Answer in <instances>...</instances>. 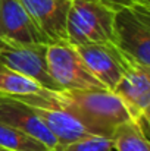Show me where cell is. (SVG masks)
Returning <instances> with one entry per match:
<instances>
[{"label": "cell", "instance_id": "30bf717a", "mask_svg": "<svg viewBox=\"0 0 150 151\" xmlns=\"http://www.w3.org/2000/svg\"><path fill=\"white\" fill-rule=\"evenodd\" d=\"M0 122L38 139L50 151H54L57 147L56 138L51 135L44 122L38 117L36 110L30 104L15 97L0 94Z\"/></svg>", "mask_w": 150, "mask_h": 151}, {"label": "cell", "instance_id": "7c38bea8", "mask_svg": "<svg viewBox=\"0 0 150 151\" xmlns=\"http://www.w3.org/2000/svg\"><path fill=\"white\" fill-rule=\"evenodd\" d=\"M110 141L116 151H150L147 135L131 119L116 126Z\"/></svg>", "mask_w": 150, "mask_h": 151}, {"label": "cell", "instance_id": "8fae6325", "mask_svg": "<svg viewBox=\"0 0 150 151\" xmlns=\"http://www.w3.org/2000/svg\"><path fill=\"white\" fill-rule=\"evenodd\" d=\"M31 107L36 110L38 117L44 122L51 135L56 138L57 147L54 151H60L68 144L91 135L74 116H71L68 111L59 107H36V106Z\"/></svg>", "mask_w": 150, "mask_h": 151}, {"label": "cell", "instance_id": "ac0fdd59", "mask_svg": "<svg viewBox=\"0 0 150 151\" xmlns=\"http://www.w3.org/2000/svg\"><path fill=\"white\" fill-rule=\"evenodd\" d=\"M0 41H1V40H0Z\"/></svg>", "mask_w": 150, "mask_h": 151}, {"label": "cell", "instance_id": "7a4b0ae2", "mask_svg": "<svg viewBox=\"0 0 150 151\" xmlns=\"http://www.w3.org/2000/svg\"><path fill=\"white\" fill-rule=\"evenodd\" d=\"M113 18L115 12L99 0H71L66 19L69 44L113 43Z\"/></svg>", "mask_w": 150, "mask_h": 151}, {"label": "cell", "instance_id": "9c48e42d", "mask_svg": "<svg viewBox=\"0 0 150 151\" xmlns=\"http://www.w3.org/2000/svg\"><path fill=\"white\" fill-rule=\"evenodd\" d=\"M0 40L15 44H47L21 0H0Z\"/></svg>", "mask_w": 150, "mask_h": 151}, {"label": "cell", "instance_id": "e0dca14e", "mask_svg": "<svg viewBox=\"0 0 150 151\" xmlns=\"http://www.w3.org/2000/svg\"><path fill=\"white\" fill-rule=\"evenodd\" d=\"M0 151H7V150H3V148H0Z\"/></svg>", "mask_w": 150, "mask_h": 151}, {"label": "cell", "instance_id": "52a82bcc", "mask_svg": "<svg viewBox=\"0 0 150 151\" xmlns=\"http://www.w3.org/2000/svg\"><path fill=\"white\" fill-rule=\"evenodd\" d=\"M75 49L88 70L109 91L116 87L131 63L113 43H87Z\"/></svg>", "mask_w": 150, "mask_h": 151}, {"label": "cell", "instance_id": "6da1fadb", "mask_svg": "<svg viewBox=\"0 0 150 151\" xmlns=\"http://www.w3.org/2000/svg\"><path fill=\"white\" fill-rule=\"evenodd\" d=\"M15 99L36 107H59L74 116L88 134L109 139L112 138L116 126L130 119L122 101L109 90H44L40 94L22 96Z\"/></svg>", "mask_w": 150, "mask_h": 151}, {"label": "cell", "instance_id": "5b68a950", "mask_svg": "<svg viewBox=\"0 0 150 151\" xmlns=\"http://www.w3.org/2000/svg\"><path fill=\"white\" fill-rule=\"evenodd\" d=\"M46 53L47 44H15L0 41V65L38 82L44 90L62 91L50 76Z\"/></svg>", "mask_w": 150, "mask_h": 151}, {"label": "cell", "instance_id": "5bb4252c", "mask_svg": "<svg viewBox=\"0 0 150 151\" xmlns=\"http://www.w3.org/2000/svg\"><path fill=\"white\" fill-rule=\"evenodd\" d=\"M0 148L7 151H50L38 139L0 122Z\"/></svg>", "mask_w": 150, "mask_h": 151}, {"label": "cell", "instance_id": "4fadbf2b", "mask_svg": "<svg viewBox=\"0 0 150 151\" xmlns=\"http://www.w3.org/2000/svg\"><path fill=\"white\" fill-rule=\"evenodd\" d=\"M41 91H44V88L38 82L21 75L19 72L4 65H0V94L9 97H22L40 94Z\"/></svg>", "mask_w": 150, "mask_h": 151}, {"label": "cell", "instance_id": "ba28073f", "mask_svg": "<svg viewBox=\"0 0 150 151\" xmlns=\"http://www.w3.org/2000/svg\"><path fill=\"white\" fill-rule=\"evenodd\" d=\"M49 44L68 41V10L71 0H21Z\"/></svg>", "mask_w": 150, "mask_h": 151}, {"label": "cell", "instance_id": "8992f818", "mask_svg": "<svg viewBox=\"0 0 150 151\" xmlns=\"http://www.w3.org/2000/svg\"><path fill=\"white\" fill-rule=\"evenodd\" d=\"M112 93L122 101L130 119L147 135L150 111V68L130 63Z\"/></svg>", "mask_w": 150, "mask_h": 151}, {"label": "cell", "instance_id": "3957f363", "mask_svg": "<svg viewBox=\"0 0 150 151\" xmlns=\"http://www.w3.org/2000/svg\"><path fill=\"white\" fill-rule=\"evenodd\" d=\"M113 44L133 63L150 68V7L134 4L115 12Z\"/></svg>", "mask_w": 150, "mask_h": 151}, {"label": "cell", "instance_id": "2e32d148", "mask_svg": "<svg viewBox=\"0 0 150 151\" xmlns=\"http://www.w3.org/2000/svg\"><path fill=\"white\" fill-rule=\"evenodd\" d=\"M99 1H101L106 7H109L113 12H118L124 7L134 6V4H143L150 7V0H99Z\"/></svg>", "mask_w": 150, "mask_h": 151}, {"label": "cell", "instance_id": "9a60e30c", "mask_svg": "<svg viewBox=\"0 0 150 151\" xmlns=\"http://www.w3.org/2000/svg\"><path fill=\"white\" fill-rule=\"evenodd\" d=\"M60 151H113L112 141L97 135H88L78 141H74Z\"/></svg>", "mask_w": 150, "mask_h": 151}, {"label": "cell", "instance_id": "277c9868", "mask_svg": "<svg viewBox=\"0 0 150 151\" xmlns=\"http://www.w3.org/2000/svg\"><path fill=\"white\" fill-rule=\"evenodd\" d=\"M46 56L50 76L62 91L106 90L88 70L77 49L69 43L49 44Z\"/></svg>", "mask_w": 150, "mask_h": 151}]
</instances>
